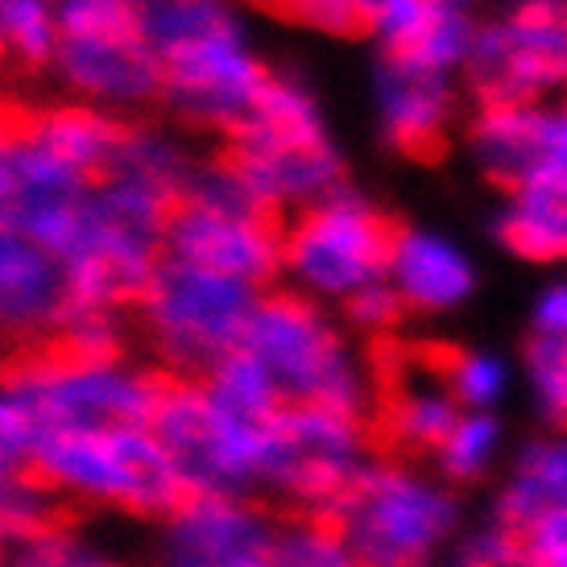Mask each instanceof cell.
Instances as JSON below:
<instances>
[{
	"label": "cell",
	"instance_id": "1",
	"mask_svg": "<svg viewBox=\"0 0 567 567\" xmlns=\"http://www.w3.org/2000/svg\"><path fill=\"white\" fill-rule=\"evenodd\" d=\"M178 199L133 183L100 178L87 187L75 237L63 249L71 307H142L166 257V224Z\"/></svg>",
	"mask_w": 567,
	"mask_h": 567
},
{
	"label": "cell",
	"instance_id": "2",
	"mask_svg": "<svg viewBox=\"0 0 567 567\" xmlns=\"http://www.w3.org/2000/svg\"><path fill=\"white\" fill-rule=\"evenodd\" d=\"M220 154L278 216L344 190V154L311 87L274 75L261 100L220 142Z\"/></svg>",
	"mask_w": 567,
	"mask_h": 567
},
{
	"label": "cell",
	"instance_id": "3",
	"mask_svg": "<svg viewBox=\"0 0 567 567\" xmlns=\"http://www.w3.org/2000/svg\"><path fill=\"white\" fill-rule=\"evenodd\" d=\"M33 473L59 497L154 522H166L190 497L150 423L38 435Z\"/></svg>",
	"mask_w": 567,
	"mask_h": 567
},
{
	"label": "cell",
	"instance_id": "4",
	"mask_svg": "<svg viewBox=\"0 0 567 567\" xmlns=\"http://www.w3.org/2000/svg\"><path fill=\"white\" fill-rule=\"evenodd\" d=\"M245 348L269 369L286 402L361 414L373 406V373L323 302L299 290H266L245 331Z\"/></svg>",
	"mask_w": 567,
	"mask_h": 567
},
{
	"label": "cell",
	"instance_id": "5",
	"mask_svg": "<svg viewBox=\"0 0 567 567\" xmlns=\"http://www.w3.org/2000/svg\"><path fill=\"white\" fill-rule=\"evenodd\" d=\"M361 567H431L460 530L456 493L398 460H369L331 514Z\"/></svg>",
	"mask_w": 567,
	"mask_h": 567
},
{
	"label": "cell",
	"instance_id": "6",
	"mask_svg": "<svg viewBox=\"0 0 567 567\" xmlns=\"http://www.w3.org/2000/svg\"><path fill=\"white\" fill-rule=\"evenodd\" d=\"M261 295L266 290L249 282L162 257L137 316H142V331L154 357L171 373L204 378L224 357L245 348V331H249Z\"/></svg>",
	"mask_w": 567,
	"mask_h": 567
},
{
	"label": "cell",
	"instance_id": "7",
	"mask_svg": "<svg viewBox=\"0 0 567 567\" xmlns=\"http://www.w3.org/2000/svg\"><path fill=\"white\" fill-rule=\"evenodd\" d=\"M30 410L38 435L92 431V426L154 423L166 378L121 361H83L54 344L21 352L13 378L4 381Z\"/></svg>",
	"mask_w": 567,
	"mask_h": 567
},
{
	"label": "cell",
	"instance_id": "8",
	"mask_svg": "<svg viewBox=\"0 0 567 567\" xmlns=\"http://www.w3.org/2000/svg\"><path fill=\"white\" fill-rule=\"evenodd\" d=\"M150 426L171 452L190 497H252L266 488L274 423H249L224 410L204 381H166Z\"/></svg>",
	"mask_w": 567,
	"mask_h": 567
},
{
	"label": "cell",
	"instance_id": "9",
	"mask_svg": "<svg viewBox=\"0 0 567 567\" xmlns=\"http://www.w3.org/2000/svg\"><path fill=\"white\" fill-rule=\"evenodd\" d=\"M398 228L357 190L302 207L282 233V274L299 295L344 307L364 286L385 282Z\"/></svg>",
	"mask_w": 567,
	"mask_h": 567
},
{
	"label": "cell",
	"instance_id": "10",
	"mask_svg": "<svg viewBox=\"0 0 567 567\" xmlns=\"http://www.w3.org/2000/svg\"><path fill=\"white\" fill-rule=\"evenodd\" d=\"M464 83L476 104L567 95V0H505L476 30Z\"/></svg>",
	"mask_w": 567,
	"mask_h": 567
},
{
	"label": "cell",
	"instance_id": "11",
	"mask_svg": "<svg viewBox=\"0 0 567 567\" xmlns=\"http://www.w3.org/2000/svg\"><path fill=\"white\" fill-rule=\"evenodd\" d=\"M364 468L369 426L361 414L286 402L274 419L266 488L307 509V518H331Z\"/></svg>",
	"mask_w": 567,
	"mask_h": 567
},
{
	"label": "cell",
	"instance_id": "12",
	"mask_svg": "<svg viewBox=\"0 0 567 567\" xmlns=\"http://www.w3.org/2000/svg\"><path fill=\"white\" fill-rule=\"evenodd\" d=\"M162 104L178 116V125L220 133V142L249 116L274 80V71L249 50L245 30L162 54Z\"/></svg>",
	"mask_w": 567,
	"mask_h": 567
},
{
	"label": "cell",
	"instance_id": "13",
	"mask_svg": "<svg viewBox=\"0 0 567 567\" xmlns=\"http://www.w3.org/2000/svg\"><path fill=\"white\" fill-rule=\"evenodd\" d=\"M464 150L502 190L543 174L567 178V95L543 104H476L464 121Z\"/></svg>",
	"mask_w": 567,
	"mask_h": 567
},
{
	"label": "cell",
	"instance_id": "14",
	"mask_svg": "<svg viewBox=\"0 0 567 567\" xmlns=\"http://www.w3.org/2000/svg\"><path fill=\"white\" fill-rule=\"evenodd\" d=\"M373 112L381 142L390 150L410 158H435L464 128L460 75L381 54L373 71Z\"/></svg>",
	"mask_w": 567,
	"mask_h": 567
},
{
	"label": "cell",
	"instance_id": "15",
	"mask_svg": "<svg viewBox=\"0 0 567 567\" xmlns=\"http://www.w3.org/2000/svg\"><path fill=\"white\" fill-rule=\"evenodd\" d=\"M278 526L252 497H187L162 522L154 567H228L274 551Z\"/></svg>",
	"mask_w": 567,
	"mask_h": 567
},
{
	"label": "cell",
	"instance_id": "16",
	"mask_svg": "<svg viewBox=\"0 0 567 567\" xmlns=\"http://www.w3.org/2000/svg\"><path fill=\"white\" fill-rule=\"evenodd\" d=\"M282 233L286 224L237 220L212 207L178 204L166 224V257L266 290L282 274Z\"/></svg>",
	"mask_w": 567,
	"mask_h": 567
},
{
	"label": "cell",
	"instance_id": "17",
	"mask_svg": "<svg viewBox=\"0 0 567 567\" xmlns=\"http://www.w3.org/2000/svg\"><path fill=\"white\" fill-rule=\"evenodd\" d=\"M71 311L63 261L0 216V331L17 344H50Z\"/></svg>",
	"mask_w": 567,
	"mask_h": 567
},
{
	"label": "cell",
	"instance_id": "18",
	"mask_svg": "<svg viewBox=\"0 0 567 567\" xmlns=\"http://www.w3.org/2000/svg\"><path fill=\"white\" fill-rule=\"evenodd\" d=\"M54 71L66 87L112 109H145L162 100V54L145 33L121 38H63L54 54Z\"/></svg>",
	"mask_w": 567,
	"mask_h": 567
},
{
	"label": "cell",
	"instance_id": "19",
	"mask_svg": "<svg viewBox=\"0 0 567 567\" xmlns=\"http://www.w3.org/2000/svg\"><path fill=\"white\" fill-rule=\"evenodd\" d=\"M385 282L398 290L406 311L447 316L473 299L476 261L460 240L435 228H398Z\"/></svg>",
	"mask_w": 567,
	"mask_h": 567
},
{
	"label": "cell",
	"instance_id": "20",
	"mask_svg": "<svg viewBox=\"0 0 567 567\" xmlns=\"http://www.w3.org/2000/svg\"><path fill=\"white\" fill-rule=\"evenodd\" d=\"M38 426L21 398L0 385V522L9 538H30L59 526V493L33 473Z\"/></svg>",
	"mask_w": 567,
	"mask_h": 567
},
{
	"label": "cell",
	"instance_id": "21",
	"mask_svg": "<svg viewBox=\"0 0 567 567\" xmlns=\"http://www.w3.org/2000/svg\"><path fill=\"white\" fill-rule=\"evenodd\" d=\"M460 414L464 410L452 398V390L443 385L440 364L398 373L381 398V431L398 452H410V456L440 452L443 440L452 435V426L460 423Z\"/></svg>",
	"mask_w": 567,
	"mask_h": 567
},
{
	"label": "cell",
	"instance_id": "22",
	"mask_svg": "<svg viewBox=\"0 0 567 567\" xmlns=\"http://www.w3.org/2000/svg\"><path fill=\"white\" fill-rule=\"evenodd\" d=\"M497 240L530 266H567V178L543 174L505 190Z\"/></svg>",
	"mask_w": 567,
	"mask_h": 567
},
{
	"label": "cell",
	"instance_id": "23",
	"mask_svg": "<svg viewBox=\"0 0 567 567\" xmlns=\"http://www.w3.org/2000/svg\"><path fill=\"white\" fill-rule=\"evenodd\" d=\"M543 505H567V435L535 440L522 452L497 497L493 522H502L505 530H518Z\"/></svg>",
	"mask_w": 567,
	"mask_h": 567
},
{
	"label": "cell",
	"instance_id": "24",
	"mask_svg": "<svg viewBox=\"0 0 567 567\" xmlns=\"http://www.w3.org/2000/svg\"><path fill=\"white\" fill-rule=\"evenodd\" d=\"M240 30L245 25L228 0H150V13H145V42L158 54H174L183 47H199L207 38Z\"/></svg>",
	"mask_w": 567,
	"mask_h": 567
},
{
	"label": "cell",
	"instance_id": "25",
	"mask_svg": "<svg viewBox=\"0 0 567 567\" xmlns=\"http://www.w3.org/2000/svg\"><path fill=\"white\" fill-rule=\"evenodd\" d=\"M199 381L224 410H233L249 423H274L286 406V394L278 390V381L269 378V369L252 357L249 348H237L216 369H207Z\"/></svg>",
	"mask_w": 567,
	"mask_h": 567
},
{
	"label": "cell",
	"instance_id": "26",
	"mask_svg": "<svg viewBox=\"0 0 567 567\" xmlns=\"http://www.w3.org/2000/svg\"><path fill=\"white\" fill-rule=\"evenodd\" d=\"M0 33L9 47V63L21 75H38L54 66L63 30L47 0H0Z\"/></svg>",
	"mask_w": 567,
	"mask_h": 567
},
{
	"label": "cell",
	"instance_id": "27",
	"mask_svg": "<svg viewBox=\"0 0 567 567\" xmlns=\"http://www.w3.org/2000/svg\"><path fill=\"white\" fill-rule=\"evenodd\" d=\"M497 447H502V423H497V414L493 410H464L460 423L452 426V435L435 452L440 476L452 481V485L476 481V476H485L493 468Z\"/></svg>",
	"mask_w": 567,
	"mask_h": 567
},
{
	"label": "cell",
	"instance_id": "28",
	"mask_svg": "<svg viewBox=\"0 0 567 567\" xmlns=\"http://www.w3.org/2000/svg\"><path fill=\"white\" fill-rule=\"evenodd\" d=\"M50 344L83 361H121L128 344V319L116 307H71Z\"/></svg>",
	"mask_w": 567,
	"mask_h": 567
},
{
	"label": "cell",
	"instance_id": "29",
	"mask_svg": "<svg viewBox=\"0 0 567 567\" xmlns=\"http://www.w3.org/2000/svg\"><path fill=\"white\" fill-rule=\"evenodd\" d=\"M443 385L452 390L460 410H493L509 394V364L485 348H460L440 364Z\"/></svg>",
	"mask_w": 567,
	"mask_h": 567
},
{
	"label": "cell",
	"instance_id": "30",
	"mask_svg": "<svg viewBox=\"0 0 567 567\" xmlns=\"http://www.w3.org/2000/svg\"><path fill=\"white\" fill-rule=\"evenodd\" d=\"M4 567H125L112 551H104L100 543L75 535L66 526H50L30 538H17Z\"/></svg>",
	"mask_w": 567,
	"mask_h": 567
},
{
	"label": "cell",
	"instance_id": "31",
	"mask_svg": "<svg viewBox=\"0 0 567 567\" xmlns=\"http://www.w3.org/2000/svg\"><path fill=\"white\" fill-rule=\"evenodd\" d=\"M274 567H361L328 518H299L278 526Z\"/></svg>",
	"mask_w": 567,
	"mask_h": 567
},
{
	"label": "cell",
	"instance_id": "32",
	"mask_svg": "<svg viewBox=\"0 0 567 567\" xmlns=\"http://www.w3.org/2000/svg\"><path fill=\"white\" fill-rule=\"evenodd\" d=\"M150 0H59V30L63 38H121L145 33Z\"/></svg>",
	"mask_w": 567,
	"mask_h": 567
},
{
	"label": "cell",
	"instance_id": "33",
	"mask_svg": "<svg viewBox=\"0 0 567 567\" xmlns=\"http://www.w3.org/2000/svg\"><path fill=\"white\" fill-rule=\"evenodd\" d=\"M522 364H526V381H530L538 419L555 431H567V344L535 336L526 344Z\"/></svg>",
	"mask_w": 567,
	"mask_h": 567
},
{
	"label": "cell",
	"instance_id": "34",
	"mask_svg": "<svg viewBox=\"0 0 567 567\" xmlns=\"http://www.w3.org/2000/svg\"><path fill=\"white\" fill-rule=\"evenodd\" d=\"M257 9L286 25L323 33V38H357L364 33V17L357 0H252Z\"/></svg>",
	"mask_w": 567,
	"mask_h": 567
},
{
	"label": "cell",
	"instance_id": "35",
	"mask_svg": "<svg viewBox=\"0 0 567 567\" xmlns=\"http://www.w3.org/2000/svg\"><path fill=\"white\" fill-rule=\"evenodd\" d=\"M364 17V33L378 38L381 54H394L410 42V33L426 21L440 0H357Z\"/></svg>",
	"mask_w": 567,
	"mask_h": 567
},
{
	"label": "cell",
	"instance_id": "36",
	"mask_svg": "<svg viewBox=\"0 0 567 567\" xmlns=\"http://www.w3.org/2000/svg\"><path fill=\"white\" fill-rule=\"evenodd\" d=\"M514 535L530 567H567V505H543Z\"/></svg>",
	"mask_w": 567,
	"mask_h": 567
},
{
	"label": "cell",
	"instance_id": "37",
	"mask_svg": "<svg viewBox=\"0 0 567 567\" xmlns=\"http://www.w3.org/2000/svg\"><path fill=\"white\" fill-rule=\"evenodd\" d=\"M406 316V302L398 299V290L390 282H373L364 286L361 295H352L344 302V319L352 331H364V336H385L394 331Z\"/></svg>",
	"mask_w": 567,
	"mask_h": 567
},
{
	"label": "cell",
	"instance_id": "38",
	"mask_svg": "<svg viewBox=\"0 0 567 567\" xmlns=\"http://www.w3.org/2000/svg\"><path fill=\"white\" fill-rule=\"evenodd\" d=\"M452 567H530L526 551L514 530H505L502 522H493L485 530L468 535L456 547V564Z\"/></svg>",
	"mask_w": 567,
	"mask_h": 567
},
{
	"label": "cell",
	"instance_id": "39",
	"mask_svg": "<svg viewBox=\"0 0 567 567\" xmlns=\"http://www.w3.org/2000/svg\"><path fill=\"white\" fill-rule=\"evenodd\" d=\"M530 323H535V336L567 344V278H555V282H547L538 290Z\"/></svg>",
	"mask_w": 567,
	"mask_h": 567
},
{
	"label": "cell",
	"instance_id": "40",
	"mask_svg": "<svg viewBox=\"0 0 567 567\" xmlns=\"http://www.w3.org/2000/svg\"><path fill=\"white\" fill-rule=\"evenodd\" d=\"M13 204V171H9V145L0 137V216H9Z\"/></svg>",
	"mask_w": 567,
	"mask_h": 567
},
{
	"label": "cell",
	"instance_id": "41",
	"mask_svg": "<svg viewBox=\"0 0 567 567\" xmlns=\"http://www.w3.org/2000/svg\"><path fill=\"white\" fill-rule=\"evenodd\" d=\"M17 361H21V344H17L13 336H4V331H0V385L13 378Z\"/></svg>",
	"mask_w": 567,
	"mask_h": 567
},
{
	"label": "cell",
	"instance_id": "42",
	"mask_svg": "<svg viewBox=\"0 0 567 567\" xmlns=\"http://www.w3.org/2000/svg\"><path fill=\"white\" fill-rule=\"evenodd\" d=\"M228 567H274V551L269 555H245V559H237V564Z\"/></svg>",
	"mask_w": 567,
	"mask_h": 567
},
{
	"label": "cell",
	"instance_id": "43",
	"mask_svg": "<svg viewBox=\"0 0 567 567\" xmlns=\"http://www.w3.org/2000/svg\"><path fill=\"white\" fill-rule=\"evenodd\" d=\"M0 63H9V47H4V33H0Z\"/></svg>",
	"mask_w": 567,
	"mask_h": 567
},
{
	"label": "cell",
	"instance_id": "44",
	"mask_svg": "<svg viewBox=\"0 0 567 567\" xmlns=\"http://www.w3.org/2000/svg\"><path fill=\"white\" fill-rule=\"evenodd\" d=\"M4 543H9V526L0 522V551H4Z\"/></svg>",
	"mask_w": 567,
	"mask_h": 567
},
{
	"label": "cell",
	"instance_id": "45",
	"mask_svg": "<svg viewBox=\"0 0 567 567\" xmlns=\"http://www.w3.org/2000/svg\"><path fill=\"white\" fill-rule=\"evenodd\" d=\"M456 4H468V9H473V4H481V0H456Z\"/></svg>",
	"mask_w": 567,
	"mask_h": 567
}]
</instances>
